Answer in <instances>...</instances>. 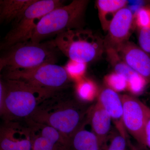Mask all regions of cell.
<instances>
[{"label":"cell","instance_id":"obj_1","mask_svg":"<svg viewBox=\"0 0 150 150\" xmlns=\"http://www.w3.org/2000/svg\"><path fill=\"white\" fill-rule=\"evenodd\" d=\"M89 108L55 93L41 103L29 118L51 126L71 139L86 120Z\"/></svg>","mask_w":150,"mask_h":150},{"label":"cell","instance_id":"obj_2","mask_svg":"<svg viewBox=\"0 0 150 150\" xmlns=\"http://www.w3.org/2000/svg\"><path fill=\"white\" fill-rule=\"evenodd\" d=\"M88 1L74 0L69 4L54 9L38 23L30 40L40 42L45 38L70 30L82 28Z\"/></svg>","mask_w":150,"mask_h":150},{"label":"cell","instance_id":"obj_3","mask_svg":"<svg viewBox=\"0 0 150 150\" xmlns=\"http://www.w3.org/2000/svg\"><path fill=\"white\" fill-rule=\"evenodd\" d=\"M0 59V71L26 69L48 64H55L59 51L52 40L35 42L29 40L7 49Z\"/></svg>","mask_w":150,"mask_h":150},{"label":"cell","instance_id":"obj_4","mask_svg":"<svg viewBox=\"0 0 150 150\" xmlns=\"http://www.w3.org/2000/svg\"><path fill=\"white\" fill-rule=\"evenodd\" d=\"M51 40L69 60L78 62H93L105 51L104 40L92 31L83 28L67 30Z\"/></svg>","mask_w":150,"mask_h":150},{"label":"cell","instance_id":"obj_5","mask_svg":"<svg viewBox=\"0 0 150 150\" xmlns=\"http://www.w3.org/2000/svg\"><path fill=\"white\" fill-rule=\"evenodd\" d=\"M7 120L27 119L43 101L56 92L38 88L17 80L6 79Z\"/></svg>","mask_w":150,"mask_h":150},{"label":"cell","instance_id":"obj_6","mask_svg":"<svg viewBox=\"0 0 150 150\" xmlns=\"http://www.w3.org/2000/svg\"><path fill=\"white\" fill-rule=\"evenodd\" d=\"M60 0H35L18 18L6 34L1 48L7 49L17 43L30 40L33 30L40 19L54 9L63 6Z\"/></svg>","mask_w":150,"mask_h":150},{"label":"cell","instance_id":"obj_7","mask_svg":"<svg viewBox=\"0 0 150 150\" xmlns=\"http://www.w3.org/2000/svg\"><path fill=\"white\" fill-rule=\"evenodd\" d=\"M5 77L6 79L22 81L53 92L65 88L71 80L64 67L56 64H45L26 69L8 71Z\"/></svg>","mask_w":150,"mask_h":150},{"label":"cell","instance_id":"obj_8","mask_svg":"<svg viewBox=\"0 0 150 150\" xmlns=\"http://www.w3.org/2000/svg\"><path fill=\"white\" fill-rule=\"evenodd\" d=\"M121 96L125 129L142 147H146L144 129L149 107L134 96L124 94Z\"/></svg>","mask_w":150,"mask_h":150},{"label":"cell","instance_id":"obj_9","mask_svg":"<svg viewBox=\"0 0 150 150\" xmlns=\"http://www.w3.org/2000/svg\"><path fill=\"white\" fill-rule=\"evenodd\" d=\"M16 119L6 120L0 130L2 150H32L33 134L30 127Z\"/></svg>","mask_w":150,"mask_h":150},{"label":"cell","instance_id":"obj_10","mask_svg":"<svg viewBox=\"0 0 150 150\" xmlns=\"http://www.w3.org/2000/svg\"><path fill=\"white\" fill-rule=\"evenodd\" d=\"M33 134L32 150H71V139L53 127L25 119Z\"/></svg>","mask_w":150,"mask_h":150},{"label":"cell","instance_id":"obj_11","mask_svg":"<svg viewBox=\"0 0 150 150\" xmlns=\"http://www.w3.org/2000/svg\"><path fill=\"white\" fill-rule=\"evenodd\" d=\"M134 16L128 8L121 9L112 20L104 40L105 47H111L117 50L129 41L134 26Z\"/></svg>","mask_w":150,"mask_h":150},{"label":"cell","instance_id":"obj_12","mask_svg":"<svg viewBox=\"0 0 150 150\" xmlns=\"http://www.w3.org/2000/svg\"><path fill=\"white\" fill-rule=\"evenodd\" d=\"M114 72L123 76L127 82V90L131 95L139 96L144 91L149 83L144 78L131 69L121 59L118 51L114 48L105 47V51Z\"/></svg>","mask_w":150,"mask_h":150},{"label":"cell","instance_id":"obj_13","mask_svg":"<svg viewBox=\"0 0 150 150\" xmlns=\"http://www.w3.org/2000/svg\"><path fill=\"white\" fill-rule=\"evenodd\" d=\"M97 102L108 113L119 134L129 138L123 122V103L121 95L107 87L99 90Z\"/></svg>","mask_w":150,"mask_h":150},{"label":"cell","instance_id":"obj_14","mask_svg":"<svg viewBox=\"0 0 150 150\" xmlns=\"http://www.w3.org/2000/svg\"><path fill=\"white\" fill-rule=\"evenodd\" d=\"M116 51L127 65L150 83V55L129 41Z\"/></svg>","mask_w":150,"mask_h":150},{"label":"cell","instance_id":"obj_15","mask_svg":"<svg viewBox=\"0 0 150 150\" xmlns=\"http://www.w3.org/2000/svg\"><path fill=\"white\" fill-rule=\"evenodd\" d=\"M87 118L93 133L102 144L107 146L112 122L108 113L97 102L90 107Z\"/></svg>","mask_w":150,"mask_h":150},{"label":"cell","instance_id":"obj_16","mask_svg":"<svg viewBox=\"0 0 150 150\" xmlns=\"http://www.w3.org/2000/svg\"><path fill=\"white\" fill-rule=\"evenodd\" d=\"M88 122L87 118L72 137L71 150H106L108 145L102 144L92 131L86 129Z\"/></svg>","mask_w":150,"mask_h":150},{"label":"cell","instance_id":"obj_17","mask_svg":"<svg viewBox=\"0 0 150 150\" xmlns=\"http://www.w3.org/2000/svg\"><path fill=\"white\" fill-rule=\"evenodd\" d=\"M128 2L125 0H98L96 6L102 28L107 32L109 25L115 15L126 7Z\"/></svg>","mask_w":150,"mask_h":150},{"label":"cell","instance_id":"obj_18","mask_svg":"<svg viewBox=\"0 0 150 150\" xmlns=\"http://www.w3.org/2000/svg\"><path fill=\"white\" fill-rule=\"evenodd\" d=\"M35 0H1V23L14 21Z\"/></svg>","mask_w":150,"mask_h":150},{"label":"cell","instance_id":"obj_19","mask_svg":"<svg viewBox=\"0 0 150 150\" xmlns=\"http://www.w3.org/2000/svg\"><path fill=\"white\" fill-rule=\"evenodd\" d=\"M76 83V95L81 102H90L97 98L99 90L92 80L85 77Z\"/></svg>","mask_w":150,"mask_h":150},{"label":"cell","instance_id":"obj_20","mask_svg":"<svg viewBox=\"0 0 150 150\" xmlns=\"http://www.w3.org/2000/svg\"><path fill=\"white\" fill-rule=\"evenodd\" d=\"M105 86L117 93L127 90V82L123 76L115 72L108 74L104 78Z\"/></svg>","mask_w":150,"mask_h":150},{"label":"cell","instance_id":"obj_21","mask_svg":"<svg viewBox=\"0 0 150 150\" xmlns=\"http://www.w3.org/2000/svg\"><path fill=\"white\" fill-rule=\"evenodd\" d=\"M64 67L70 79L76 82L85 77L87 63L69 60Z\"/></svg>","mask_w":150,"mask_h":150},{"label":"cell","instance_id":"obj_22","mask_svg":"<svg viewBox=\"0 0 150 150\" xmlns=\"http://www.w3.org/2000/svg\"><path fill=\"white\" fill-rule=\"evenodd\" d=\"M139 28H150V7L145 6L140 8L134 16Z\"/></svg>","mask_w":150,"mask_h":150},{"label":"cell","instance_id":"obj_23","mask_svg":"<svg viewBox=\"0 0 150 150\" xmlns=\"http://www.w3.org/2000/svg\"><path fill=\"white\" fill-rule=\"evenodd\" d=\"M138 38L139 47L150 55V28H138Z\"/></svg>","mask_w":150,"mask_h":150},{"label":"cell","instance_id":"obj_24","mask_svg":"<svg viewBox=\"0 0 150 150\" xmlns=\"http://www.w3.org/2000/svg\"><path fill=\"white\" fill-rule=\"evenodd\" d=\"M128 139L123 137L117 132L110 138V144L108 145L106 150H127Z\"/></svg>","mask_w":150,"mask_h":150},{"label":"cell","instance_id":"obj_25","mask_svg":"<svg viewBox=\"0 0 150 150\" xmlns=\"http://www.w3.org/2000/svg\"><path fill=\"white\" fill-rule=\"evenodd\" d=\"M6 88L4 82L0 81V113L1 116L7 119V112L6 106Z\"/></svg>","mask_w":150,"mask_h":150},{"label":"cell","instance_id":"obj_26","mask_svg":"<svg viewBox=\"0 0 150 150\" xmlns=\"http://www.w3.org/2000/svg\"><path fill=\"white\" fill-rule=\"evenodd\" d=\"M144 138L146 147L150 149V108L148 109L144 129Z\"/></svg>","mask_w":150,"mask_h":150},{"label":"cell","instance_id":"obj_27","mask_svg":"<svg viewBox=\"0 0 150 150\" xmlns=\"http://www.w3.org/2000/svg\"><path fill=\"white\" fill-rule=\"evenodd\" d=\"M127 146L129 150H142L141 148L133 144L129 138L127 139Z\"/></svg>","mask_w":150,"mask_h":150},{"label":"cell","instance_id":"obj_28","mask_svg":"<svg viewBox=\"0 0 150 150\" xmlns=\"http://www.w3.org/2000/svg\"><path fill=\"white\" fill-rule=\"evenodd\" d=\"M0 150H2L1 149H0Z\"/></svg>","mask_w":150,"mask_h":150},{"label":"cell","instance_id":"obj_29","mask_svg":"<svg viewBox=\"0 0 150 150\" xmlns=\"http://www.w3.org/2000/svg\"></svg>","mask_w":150,"mask_h":150}]
</instances>
